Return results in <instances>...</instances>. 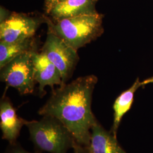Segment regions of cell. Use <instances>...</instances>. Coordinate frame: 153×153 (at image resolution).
I'll use <instances>...</instances> for the list:
<instances>
[{
	"instance_id": "8992f818",
	"label": "cell",
	"mask_w": 153,
	"mask_h": 153,
	"mask_svg": "<svg viewBox=\"0 0 153 153\" xmlns=\"http://www.w3.org/2000/svg\"><path fill=\"white\" fill-rule=\"evenodd\" d=\"M39 25V20L14 13L1 23L0 40L14 42L31 38Z\"/></svg>"
},
{
	"instance_id": "5bb4252c",
	"label": "cell",
	"mask_w": 153,
	"mask_h": 153,
	"mask_svg": "<svg viewBox=\"0 0 153 153\" xmlns=\"http://www.w3.org/2000/svg\"><path fill=\"white\" fill-rule=\"evenodd\" d=\"M73 153H92L88 146H85L76 143L73 149Z\"/></svg>"
},
{
	"instance_id": "7a4b0ae2",
	"label": "cell",
	"mask_w": 153,
	"mask_h": 153,
	"mask_svg": "<svg viewBox=\"0 0 153 153\" xmlns=\"http://www.w3.org/2000/svg\"><path fill=\"white\" fill-rule=\"evenodd\" d=\"M26 126L36 152L67 153L76 141L60 121L49 115L40 120L28 121Z\"/></svg>"
},
{
	"instance_id": "3957f363",
	"label": "cell",
	"mask_w": 153,
	"mask_h": 153,
	"mask_svg": "<svg viewBox=\"0 0 153 153\" xmlns=\"http://www.w3.org/2000/svg\"><path fill=\"white\" fill-rule=\"evenodd\" d=\"M49 31L78 50L99 37L103 33L102 16L98 13L83 14L56 22H48Z\"/></svg>"
},
{
	"instance_id": "9c48e42d",
	"label": "cell",
	"mask_w": 153,
	"mask_h": 153,
	"mask_svg": "<svg viewBox=\"0 0 153 153\" xmlns=\"http://www.w3.org/2000/svg\"><path fill=\"white\" fill-rule=\"evenodd\" d=\"M92 153H126L111 131H107L97 120L91 129L90 143Z\"/></svg>"
},
{
	"instance_id": "4fadbf2b",
	"label": "cell",
	"mask_w": 153,
	"mask_h": 153,
	"mask_svg": "<svg viewBox=\"0 0 153 153\" xmlns=\"http://www.w3.org/2000/svg\"><path fill=\"white\" fill-rule=\"evenodd\" d=\"M3 153H39L38 152L31 153L29 152L22 147L19 142L14 143H9L5 151Z\"/></svg>"
},
{
	"instance_id": "277c9868",
	"label": "cell",
	"mask_w": 153,
	"mask_h": 153,
	"mask_svg": "<svg viewBox=\"0 0 153 153\" xmlns=\"http://www.w3.org/2000/svg\"><path fill=\"white\" fill-rule=\"evenodd\" d=\"M32 50L18 56L1 69V80L7 87L16 88L21 95L33 94L35 78Z\"/></svg>"
},
{
	"instance_id": "30bf717a",
	"label": "cell",
	"mask_w": 153,
	"mask_h": 153,
	"mask_svg": "<svg viewBox=\"0 0 153 153\" xmlns=\"http://www.w3.org/2000/svg\"><path fill=\"white\" fill-rule=\"evenodd\" d=\"M96 13L94 0H64L49 13L56 22L83 14Z\"/></svg>"
},
{
	"instance_id": "ba28073f",
	"label": "cell",
	"mask_w": 153,
	"mask_h": 153,
	"mask_svg": "<svg viewBox=\"0 0 153 153\" xmlns=\"http://www.w3.org/2000/svg\"><path fill=\"white\" fill-rule=\"evenodd\" d=\"M28 121L18 116L16 109L11 101L5 95L0 102V128L2 139L9 143L17 142L22 127L26 126Z\"/></svg>"
},
{
	"instance_id": "6da1fadb",
	"label": "cell",
	"mask_w": 153,
	"mask_h": 153,
	"mask_svg": "<svg viewBox=\"0 0 153 153\" xmlns=\"http://www.w3.org/2000/svg\"><path fill=\"white\" fill-rule=\"evenodd\" d=\"M98 82L94 75L81 76L64 84L52 93L38 111L57 119L71 132L76 143L88 147L91 129L98 120L91 109L93 94Z\"/></svg>"
},
{
	"instance_id": "7c38bea8",
	"label": "cell",
	"mask_w": 153,
	"mask_h": 153,
	"mask_svg": "<svg viewBox=\"0 0 153 153\" xmlns=\"http://www.w3.org/2000/svg\"><path fill=\"white\" fill-rule=\"evenodd\" d=\"M34 50L33 39L14 42H0V68H2L18 56Z\"/></svg>"
},
{
	"instance_id": "8fae6325",
	"label": "cell",
	"mask_w": 153,
	"mask_h": 153,
	"mask_svg": "<svg viewBox=\"0 0 153 153\" xmlns=\"http://www.w3.org/2000/svg\"><path fill=\"white\" fill-rule=\"evenodd\" d=\"M141 86V82L139 78H137L131 88L121 93L115 100L113 106L114 122L111 131L116 137H117V132L123 116L131 108L134 94L137 89Z\"/></svg>"
},
{
	"instance_id": "5b68a950",
	"label": "cell",
	"mask_w": 153,
	"mask_h": 153,
	"mask_svg": "<svg viewBox=\"0 0 153 153\" xmlns=\"http://www.w3.org/2000/svg\"><path fill=\"white\" fill-rule=\"evenodd\" d=\"M42 52L60 72L62 85L66 83L71 76L79 60L77 51L66 43L54 33L48 31Z\"/></svg>"
},
{
	"instance_id": "2e32d148",
	"label": "cell",
	"mask_w": 153,
	"mask_h": 153,
	"mask_svg": "<svg viewBox=\"0 0 153 153\" xmlns=\"http://www.w3.org/2000/svg\"><path fill=\"white\" fill-rule=\"evenodd\" d=\"M153 83V76H152L149 78L146 79V80L143 81L141 82V85H142V86H144V85H146L147 84H149V83Z\"/></svg>"
},
{
	"instance_id": "52a82bcc",
	"label": "cell",
	"mask_w": 153,
	"mask_h": 153,
	"mask_svg": "<svg viewBox=\"0 0 153 153\" xmlns=\"http://www.w3.org/2000/svg\"><path fill=\"white\" fill-rule=\"evenodd\" d=\"M33 60L35 78L39 85V95L40 97L46 93L44 90L45 86H49L53 90L55 85H62L60 72L43 53H38L35 51Z\"/></svg>"
},
{
	"instance_id": "9a60e30c",
	"label": "cell",
	"mask_w": 153,
	"mask_h": 153,
	"mask_svg": "<svg viewBox=\"0 0 153 153\" xmlns=\"http://www.w3.org/2000/svg\"><path fill=\"white\" fill-rule=\"evenodd\" d=\"M64 0H46L45 1V10L47 13L49 14L53 7L57 4Z\"/></svg>"
}]
</instances>
